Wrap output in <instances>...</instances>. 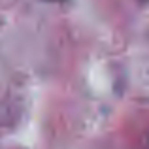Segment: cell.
<instances>
[{
  "label": "cell",
  "mask_w": 149,
  "mask_h": 149,
  "mask_svg": "<svg viewBox=\"0 0 149 149\" xmlns=\"http://www.w3.org/2000/svg\"><path fill=\"white\" fill-rule=\"evenodd\" d=\"M142 2H146V0H142Z\"/></svg>",
  "instance_id": "1"
}]
</instances>
